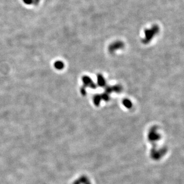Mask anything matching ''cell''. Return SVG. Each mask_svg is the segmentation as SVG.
<instances>
[{
    "label": "cell",
    "mask_w": 184,
    "mask_h": 184,
    "mask_svg": "<svg viewBox=\"0 0 184 184\" xmlns=\"http://www.w3.org/2000/svg\"><path fill=\"white\" fill-rule=\"evenodd\" d=\"M82 80L84 84L85 87H89L91 88L95 89L97 87V85L90 78H89L88 76H85L83 77Z\"/></svg>",
    "instance_id": "2"
},
{
    "label": "cell",
    "mask_w": 184,
    "mask_h": 184,
    "mask_svg": "<svg viewBox=\"0 0 184 184\" xmlns=\"http://www.w3.org/2000/svg\"><path fill=\"white\" fill-rule=\"evenodd\" d=\"M97 83L99 86H104L105 85V80L101 74L97 75Z\"/></svg>",
    "instance_id": "5"
},
{
    "label": "cell",
    "mask_w": 184,
    "mask_h": 184,
    "mask_svg": "<svg viewBox=\"0 0 184 184\" xmlns=\"http://www.w3.org/2000/svg\"><path fill=\"white\" fill-rule=\"evenodd\" d=\"M124 47L123 44L121 42H117L110 45L108 47V50L110 53H114L118 50L122 49Z\"/></svg>",
    "instance_id": "3"
},
{
    "label": "cell",
    "mask_w": 184,
    "mask_h": 184,
    "mask_svg": "<svg viewBox=\"0 0 184 184\" xmlns=\"http://www.w3.org/2000/svg\"><path fill=\"white\" fill-rule=\"evenodd\" d=\"M102 99L100 95H96L93 97V102L96 106H99Z\"/></svg>",
    "instance_id": "6"
},
{
    "label": "cell",
    "mask_w": 184,
    "mask_h": 184,
    "mask_svg": "<svg viewBox=\"0 0 184 184\" xmlns=\"http://www.w3.org/2000/svg\"><path fill=\"white\" fill-rule=\"evenodd\" d=\"M122 89V87L120 85H114L112 86H107L105 88V93L109 94L112 92L119 93Z\"/></svg>",
    "instance_id": "4"
},
{
    "label": "cell",
    "mask_w": 184,
    "mask_h": 184,
    "mask_svg": "<svg viewBox=\"0 0 184 184\" xmlns=\"http://www.w3.org/2000/svg\"><path fill=\"white\" fill-rule=\"evenodd\" d=\"M101 97V99L106 101H107L109 100V94H108L106 93H104L103 94H102L101 95H100Z\"/></svg>",
    "instance_id": "8"
},
{
    "label": "cell",
    "mask_w": 184,
    "mask_h": 184,
    "mask_svg": "<svg viewBox=\"0 0 184 184\" xmlns=\"http://www.w3.org/2000/svg\"><path fill=\"white\" fill-rule=\"evenodd\" d=\"M157 29L155 28L151 30H147L145 32V38L143 40V42L144 44L148 43L151 39H152L154 35L157 32Z\"/></svg>",
    "instance_id": "1"
},
{
    "label": "cell",
    "mask_w": 184,
    "mask_h": 184,
    "mask_svg": "<svg viewBox=\"0 0 184 184\" xmlns=\"http://www.w3.org/2000/svg\"><path fill=\"white\" fill-rule=\"evenodd\" d=\"M81 94L83 95H85L86 94V91L85 90V87H82L81 89Z\"/></svg>",
    "instance_id": "9"
},
{
    "label": "cell",
    "mask_w": 184,
    "mask_h": 184,
    "mask_svg": "<svg viewBox=\"0 0 184 184\" xmlns=\"http://www.w3.org/2000/svg\"><path fill=\"white\" fill-rule=\"evenodd\" d=\"M123 104L124 106L127 108H130L132 107V102L128 99H125L123 101Z\"/></svg>",
    "instance_id": "7"
}]
</instances>
